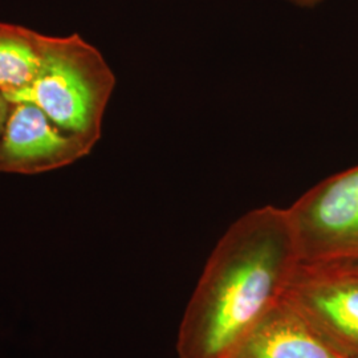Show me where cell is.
<instances>
[{"instance_id": "7", "label": "cell", "mask_w": 358, "mask_h": 358, "mask_svg": "<svg viewBox=\"0 0 358 358\" xmlns=\"http://www.w3.org/2000/svg\"><path fill=\"white\" fill-rule=\"evenodd\" d=\"M44 35L0 22V93L11 101L26 90L43 59Z\"/></svg>"}, {"instance_id": "9", "label": "cell", "mask_w": 358, "mask_h": 358, "mask_svg": "<svg viewBox=\"0 0 358 358\" xmlns=\"http://www.w3.org/2000/svg\"><path fill=\"white\" fill-rule=\"evenodd\" d=\"M287 1H289L291 4H294L296 7H300V8H315L324 0H287Z\"/></svg>"}, {"instance_id": "5", "label": "cell", "mask_w": 358, "mask_h": 358, "mask_svg": "<svg viewBox=\"0 0 358 358\" xmlns=\"http://www.w3.org/2000/svg\"><path fill=\"white\" fill-rule=\"evenodd\" d=\"M93 146L65 131L34 103L10 101L0 136V171L40 174L84 158Z\"/></svg>"}, {"instance_id": "3", "label": "cell", "mask_w": 358, "mask_h": 358, "mask_svg": "<svg viewBox=\"0 0 358 358\" xmlns=\"http://www.w3.org/2000/svg\"><path fill=\"white\" fill-rule=\"evenodd\" d=\"M282 299L333 352L358 358V260L300 262Z\"/></svg>"}, {"instance_id": "8", "label": "cell", "mask_w": 358, "mask_h": 358, "mask_svg": "<svg viewBox=\"0 0 358 358\" xmlns=\"http://www.w3.org/2000/svg\"><path fill=\"white\" fill-rule=\"evenodd\" d=\"M8 110H10V101L0 93V136L3 133V128L8 115Z\"/></svg>"}, {"instance_id": "4", "label": "cell", "mask_w": 358, "mask_h": 358, "mask_svg": "<svg viewBox=\"0 0 358 358\" xmlns=\"http://www.w3.org/2000/svg\"><path fill=\"white\" fill-rule=\"evenodd\" d=\"M287 210L301 262L358 260V165L321 180Z\"/></svg>"}, {"instance_id": "6", "label": "cell", "mask_w": 358, "mask_h": 358, "mask_svg": "<svg viewBox=\"0 0 358 358\" xmlns=\"http://www.w3.org/2000/svg\"><path fill=\"white\" fill-rule=\"evenodd\" d=\"M230 358H343L284 299L269 309Z\"/></svg>"}, {"instance_id": "1", "label": "cell", "mask_w": 358, "mask_h": 358, "mask_svg": "<svg viewBox=\"0 0 358 358\" xmlns=\"http://www.w3.org/2000/svg\"><path fill=\"white\" fill-rule=\"evenodd\" d=\"M300 262L287 208L263 206L238 217L211 251L183 312L178 358H230L282 300Z\"/></svg>"}, {"instance_id": "2", "label": "cell", "mask_w": 358, "mask_h": 358, "mask_svg": "<svg viewBox=\"0 0 358 358\" xmlns=\"http://www.w3.org/2000/svg\"><path fill=\"white\" fill-rule=\"evenodd\" d=\"M115 88V73L96 47L77 34L44 35L38 76L11 101L36 105L56 125L94 148Z\"/></svg>"}]
</instances>
